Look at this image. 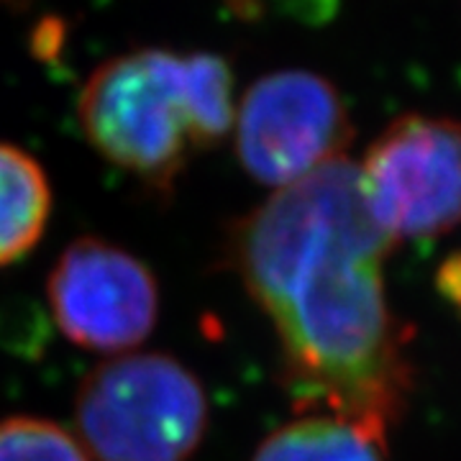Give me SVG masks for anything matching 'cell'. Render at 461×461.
<instances>
[{
	"label": "cell",
	"instance_id": "6da1fadb",
	"mask_svg": "<svg viewBox=\"0 0 461 461\" xmlns=\"http://www.w3.org/2000/svg\"><path fill=\"white\" fill-rule=\"evenodd\" d=\"M397 244L364 200L359 165L333 159L233 221L226 262L269 318L295 411L390 436L415 393L412 329L384 264Z\"/></svg>",
	"mask_w": 461,
	"mask_h": 461
},
{
	"label": "cell",
	"instance_id": "7a4b0ae2",
	"mask_svg": "<svg viewBox=\"0 0 461 461\" xmlns=\"http://www.w3.org/2000/svg\"><path fill=\"white\" fill-rule=\"evenodd\" d=\"M77 118L105 162L172 195L190 154L233 131V72L223 57L205 51L121 54L85 80Z\"/></svg>",
	"mask_w": 461,
	"mask_h": 461
},
{
	"label": "cell",
	"instance_id": "3957f363",
	"mask_svg": "<svg viewBox=\"0 0 461 461\" xmlns=\"http://www.w3.org/2000/svg\"><path fill=\"white\" fill-rule=\"evenodd\" d=\"M208 423L200 377L162 351L100 362L75 397V429L95 461H190Z\"/></svg>",
	"mask_w": 461,
	"mask_h": 461
},
{
	"label": "cell",
	"instance_id": "277c9868",
	"mask_svg": "<svg viewBox=\"0 0 461 461\" xmlns=\"http://www.w3.org/2000/svg\"><path fill=\"white\" fill-rule=\"evenodd\" d=\"M359 177L369 213L395 244L441 239L461 221V123L397 118L369 147Z\"/></svg>",
	"mask_w": 461,
	"mask_h": 461
},
{
	"label": "cell",
	"instance_id": "5b68a950",
	"mask_svg": "<svg viewBox=\"0 0 461 461\" xmlns=\"http://www.w3.org/2000/svg\"><path fill=\"white\" fill-rule=\"evenodd\" d=\"M236 157L251 180L282 190L346 157L354 123L339 87L308 69L264 75L233 118Z\"/></svg>",
	"mask_w": 461,
	"mask_h": 461
},
{
	"label": "cell",
	"instance_id": "8992f818",
	"mask_svg": "<svg viewBox=\"0 0 461 461\" xmlns=\"http://www.w3.org/2000/svg\"><path fill=\"white\" fill-rule=\"evenodd\" d=\"M47 300L67 341L98 354L141 346L159 321V282L129 249L98 236L69 241L51 264Z\"/></svg>",
	"mask_w": 461,
	"mask_h": 461
},
{
	"label": "cell",
	"instance_id": "52a82bcc",
	"mask_svg": "<svg viewBox=\"0 0 461 461\" xmlns=\"http://www.w3.org/2000/svg\"><path fill=\"white\" fill-rule=\"evenodd\" d=\"M251 461H390L387 436L330 412H305L272 430Z\"/></svg>",
	"mask_w": 461,
	"mask_h": 461
},
{
	"label": "cell",
	"instance_id": "ba28073f",
	"mask_svg": "<svg viewBox=\"0 0 461 461\" xmlns=\"http://www.w3.org/2000/svg\"><path fill=\"white\" fill-rule=\"evenodd\" d=\"M51 215V185L29 151L0 141V267L21 262L41 241Z\"/></svg>",
	"mask_w": 461,
	"mask_h": 461
},
{
	"label": "cell",
	"instance_id": "9c48e42d",
	"mask_svg": "<svg viewBox=\"0 0 461 461\" xmlns=\"http://www.w3.org/2000/svg\"><path fill=\"white\" fill-rule=\"evenodd\" d=\"M0 461H90L83 444L50 418L11 415L0 420Z\"/></svg>",
	"mask_w": 461,
	"mask_h": 461
},
{
	"label": "cell",
	"instance_id": "30bf717a",
	"mask_svg": "<svg viewBox=\"0 0 461 461\" xmlns=\"http://www.w3.org/2000/svg\"><path fill=\"white\" fill-rule=\"evenodd\" d=\"M436 290L444 303L461 318V249L448 254L436 269Z\"/></svg>",
	"mask_w": 461,
	"mask_h": 461
},
{
	"label": "cell",
	"instance_id": "8fae6325",
	"mask_svg": "<svg viewBox=\"0 0 461 461\" xmlns=\"http://www.w3.org/2000/svg\"><path fill=\"white\" fill-rule=\"evenodd\" d=\"M5 3H14V5H21V3H26V0H5Z\"/></svg>",
	"mask_w": 461,
	"mask_h": 461
}]
</instances>
